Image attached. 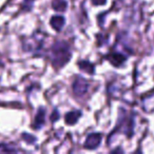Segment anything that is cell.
<instances>
[{
	"mask_svg": "<svg viewBox=\"0 0 154 154\" xmlns=\"http://www.w3.org/2000/svg\"><path fill=\"white\" fill-rule=\"evenodd\" d=\"M53 64L55 66H61L66 64L71 58L69 45L66 42H56L53 47Z\"/></svg>",
	"mask_w": 154,
	"mask_h": 154,
	"instance_id": "1",
	"label": "cell"
},
{
	"mask_svg": "<svg viewBox=\"0 0 154 154\" xmlns=\"http://www.w3.org/2000/svg\"><path fill=\"white\" fill-rule=\"evenodd\" d=\"M89 84L84 77H77L73 84V92L76 96H82L87 93Z\"/></svg>",
	"mask_w": 154,
	"mask_h": 154,
	"instance_id": "2",
	"label": "cell"
},
{
	"mask_svg": "<svg viewBox=\"0 0 154 154\" xmlns=\"http://www.w3.org/2000/svg\"><path fill=\"white\" fill-rule=\"evenodd\" d=\"M101 143V134L100 133H92L88 135L86 141H85V148L89 150L96 149Z\"/></svg>",
	"mask_w": 154,
	"mask_h": 154,
	"instance_id": "3",
	"label": "cell"
},
{
	"mask_svg": "<svg viewBox=\"0 0 154 154\" xmlns=\"http://www.w3.org/2000/svg\"><path fill=\"white\" fill-rule=\"evenodd\" d=\"M50 23H51L52 28L54 30L57 31V32H60L64 26V18L61 17V16H54V17L51 18Z\"/></svg>",
	"mask_w": 154,
	"mask_h": 154,
	"instance_id": "4",
	"label": "cell"
},
{
	"mask_svg": "<svg viewBox=\"0 0 154 154\" xmlns=\"http://www.w3.org/2000/svg\"><path fill=\"white\" fill-rule=\"evenodd\" d=\"M45 111L43 108H39L38 112L36 114L34 122V128L35 129H40L45 124Z\"/></svg>",
	"mask_w": 154,
	"mask_h": 154,
	"instance_id": "5",
	"label": "cell"
},
{
	"mask_svg": "<svg viewBox=\"0 0 154 154\" xmlns=\"http://www.w3.org/2000/svg\"><path fill=\"white\" fill-rule=\"evenodd\" d=\"M108 59L110 60V62H111L113 66H119L124 63V61L126 60V57L119 53H112L110 56H108Z\"/></svg>",
	"mask_w": 154,
	"mask_h": 154,
	"instance_id": "6",
	"label": "cell"
},
{
	"mask_svg": "<svg viewBox=\"0 0 154 154\" xmlns=\"http://www.w3.org/2000/svg\"><path fill=\"white\" fill-rule=\"evenodd\" d=\"M80 116H82L80 111H72L66 114L64 119H66V122L68 125H74V124H76L77 120H78V118H79Z\"/></svg>",
	"mask_w": 154,
	"mask_h": 154,
	"instance_id": "7",
	"label": "cell"
},
{
	"mask_svg": "<svg viewBox=\"0 0 154 154\" xmlns=\"http://www.w3.org/2000/svg\"><path fill=\"white\" fill-rule=\"evenodd\" d=\"M53 5V9L57 12L66 11V7H68L66 0H53V5Z\"/></svg>",
	"mask_w": 154,
	"mask_h": 154,
	"instance_id": "8",
	"label": "cell"
},
{
	"mask_svg": "<svg viewBox=\"0 0 154 154\" xmlns=\"http://www.w3.org/2000/svg\"><path fill=\"white\" fill-rule=\"evenodd\" d=\"M78 66H79V68L82 69V71H86V72L90 73V74L94 73V66L89 61H80L79 63H78Z\"/></svg>",
	"mask_w": 154,
	"mask_h": 154,
	"instance_id": "9",
	"label": "cell"
},
{
	"mask_svg": "<svg viewBox=\"0 0 154 154\" xmlns=\"http://www.w3.org/2000/svg\"><path fill=\"white\" fill-rule=\"evenodd\" d=\"M22 138H23V140H26L28 143H33L36 141V138H35L33 135L28 134V133H23V134H22Z\"/></svg>",
	"mask_w": 154,
	"mask_h": 154,
	"instance_id": "10",
	"label": "cell"
},
{
	"mask_svg": "<svg viewBox=\"0 0 154 154\" xmlns=\"http://www.w3.org/2000/svg\"><path fill=\"white\" fill-rule=\"evenodd\" d=\"M92 3L94 5H103L106 3V0H92Z\"/></svg>",
	"mask_w": 154,
	"mask_h": 154,
	"instance_id": "11",
	"label": "cell"
},
{
	"mask_svg": "<svg viewBox=\"0 0 154 154\" xmlns=\"http://www.w3.org/2000/svg\"><path fill=\"white\" fill-rule=\"evenodd\" d=\"M58 117H59V114H58V112L55 110V112H54V113L52 114V116H51V119L53 120V122H56V120L58 119Z\"/></svg>",
	"mask_w": 154,
	"mask_h": 154,
	"instance_id": "12",
	"label": "cell"
}]
</instances>
